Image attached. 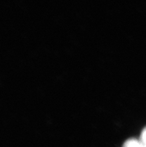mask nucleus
<instances>
[{
	"label": "nucleus",
	"mask_w": 146,
	"mask_h": 147,
	"mask_svg": "<svg viewBox=\"0 0 146 147\" xmlns=\"http://www.w3.org/2000/svg\"><path fill=\"white\" fill-rule=\"evenodd\" d=\"M139 140H140L141 144L143 146V147H146V127L143 129L142 133H141Z\"/></svg>",
	"instance_id": "nucleus-2"
},
{
	"label": "nucleus",
	"mask_w": 146,
	"mask_h": 147,
	"mask_svg": "<svg viewBox=\"0 0 146 147\" xmlns=\"http://www.w3.org/2000/svg\"><path fill=\"white\" fill-rule=\"evenodd\" d=\"M122 147H143V146L142 145L139 140L131 138V139L126 140Z\"/></svg>",
	"instance_id": "nucleus-1"
}]
</instances>
